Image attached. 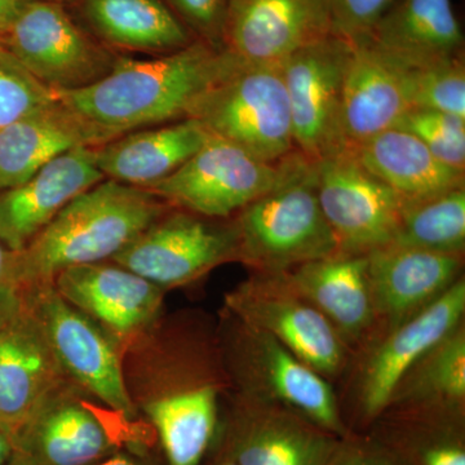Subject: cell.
<instances>
[{
	"mask_svg": "<svg viewBox=\"0 0 465 465\" xmlns=\"http://www.w3.org/2000/svg\"><path fill=\"white\" fill-rule=\"evenodd\" d=\"M57 99L5 47L0 50V130Z\"/></svg>",
	"mask_w": 465,
	"mask_h": 465,
	"instance_id": "obj_34",
	"label": "cell"
},
{
	"mask_svg": "<svg viewBox=\"0 0 465 465\" xmlns=\"http://www.w3.org/2000/svg\"><path fill=\"white\" fill-rule=\"evenodd\" d=\"M5 465H35L30 460L29 458H26L25 455L21 454L20 451L14 449V452H12L11 458L8 459L7 464Z\"/></svg>",
	"mask_w": 465,
	"mask_h": 465,
	"instance_id": "obj_43",
	"label": "cell"
},
{
	"mask_svg": "<svg viewBox=\"0 0 465 465\" xmlns=\"http://www.w3.org/2000/svg\"><path fill=\"white\" fill-rule=\"evenodd\" d=\"M2 48H3V45H2V43H0V50H2Z\"/></svg>",
	"mask_w": 465,
	"mask_h": 465,
	"instance_id": "obj_45",
	"label": "cell"
},
{
	"mask_svg": "<svg viewBox=\"0 0 465 465\" xmlns=\"http://www.w3.org/2000/svg\"><path fill=\"white\" fill-rule=\"evenodd\" d=\"M211 134L194 118L143 128L94 148L105 179L148 189L191 159Z\"/></svg>",
	"mask_w": 465,
	"mask_h": 465,
	"instance_id": "obj_25",
	"label": "cell"
},
{
	"mask_svg": "<svg viewBox=\"0 0 465 465\" xmlns=\"http://www.w3.org/2000/svg\"><path fill=\"white\" fill-rule=\"evenodd\" d=\"M326 465H406L390 448L378 443L342 439Z\"/></svg>",
	"mask_w": 465,
	"mask_h": 465,
	"instance_id": "obj_37",
	"label": "cell"
},
{
	"mask_svg": "<svg viewBox=\"0 0 465 465\" xmlns=\"http://www.w3.org/2000/svg\"><path fill=\"white\" fill-rule=\"evenodd\" d=\"M195 39L224 50L226 21L232 0H164Z\"/></svg>",
	"mask_w": 465,
	"mask_h": 465,
	"instance_id": "obj_35",
	"label": "cell"
},
{
	"mask_svg": "<svg viewBox=\"0 0 465 465\" xmlns=\"http://www.w3.org/2000/svg\"><path fill=\"white\" fill-rule=\"evenodd\" d=\"M465 281L459 278L439 299L388 331L366 358L358 385L361 418H381L412 366L461 324Z\"/></svg>",
	"mask_w": 465,
	"mask_h": 465,
	"instance_id": "obj_18",
	"label": "cell"
},
{
	"mask_svg": "<svg viewBox=\"0 0 465 465\" xmlns=\"http://www.w3.org/2000/svg\"><path fill=\"white\" fill-rule=\"evenodd\" d=\"M393 244L463 256L465 186L403 206Z\"/></svg>",
	"mask_w": 465,
	"mask_h": 465,
	"instance_id": "obj_30",
	"label": "cell"
},
{
	"mask_svg": "<svg viewBox=\"0 0 465 465\" xmlns=\"http://www.w3.org/2000/svg\"><path fill=\"white\" fill-rule=\"evenodd\" d=\"M191 118L210 134L277 163L298 152L281 65H244L208 92Z\"/></svg>",
	"mask_w": 465,
	"mask_h": 465,
	"instance_id": "obj_7",
	"label": "cell"
},
{
	"mask_svg": "<svg viewBox=\"0 0 465 465\" xmlns=\"http://www.w3.org/2000/svg\"><path fill=\"white\" fill-rule=\"evenodd\" d=\"M280 274L335 327L347 345L362 341L375 326L367 255L339 252Z\"/></svg>",
	"mask_w": 465,
	"mask_h": 465,
	"instance_id": "obj_23",
	"label": "cell"
},
{
	"mask_svg": "<svg viewBox=\"0 0 465 465\" xmlns=\"http://www.w3.org/2000/svg\"><path fill=\"white\" fill-rule=\"evenodd\" d=\"M409 427L400 439L385 445L406 465H465L460 421L448 419L405 418Z\"/></svg>",
	"mask_w": 465,
	"mask_h": 465,
	"instance_id": "obj_31",
	"label": "cell"
},
{
	"mask_svg": "<svg viewBox=\"0 0 465 465\" xmlns=\"http://www.w3.org/2000/svg\"><path fill=\"white\" fill-rule=\"evenodd\" d=\"M341 440L289 407L237 393L220 448L238 465H326Z\"/></svg>",
	"mask_w": 465,
	"mask_h": 465,
	"instance_id": "obj_15",
	"label": "cell"
},
{
	"mask_svg": "<svg viewBox=\"0 0 465 465\" xmlns=\"http://www.w3.org/2000/svg\"><path fill=\"white\" fill-rule=\"evenodd\" d=\"M302 158V153L295 152L271 163L211 134L182 167L146 191L170 206L211 219H231L283 183Z\"/></svg>",
	"mask_w": 465,
	"mask_h": 465,
	"instance_id": "obj_8",
	"label": "cell"
},
{
	"mask_svg": "<svg viewBox=\"0 0 465 465\" xmlns=\"http://www.w3.org/2000/svg\"><path fill=\"white\" fill-rule=\"evenodd\" d=\"M124 381L154 428L167 465H201L219 428L229 378L219 341L200 323L162 317L124 353Z\"/></svg>",
	"mask_w": 465,
	"mask_h": 465,
	"instance_id": "obj_1",
	"label": "cell"
},
{
	"mask_svg": "<svg viewBox=\"0 0 465 465\" xmlns=\"http://www.w3.org/2000/svg\"><path fill=\"white\" fill-rule=\"evenodd\" d=\"M104 180L94 148L82 146L54 159L27 182L0 192V242L20 252L67 203Z\"/></svg>",
	"mask_w": 465,
	"mask_h": 465,
	"instance_id": "obj_20",
	"label": "cell"
},
{
	"mask_svg": "<svg viewBox=\"0 0 465 465\" xmlns=\"http://www.w3.org/2000/svg\"><path fill=\"white\" fill-rule=\"evenodd\" d=\"M66 381L41 322L18 289L0 302V428L14 440L35 407Z\"/></svg>",
	"mask_w": 465,
	"mask_h": 465,
	"instance_id": "obj_16",
	"label": "cell"
},
{
	"mask_svg": "<svg viewBox=\"0 0 465 465\" xmlns=\"http://www.w3.org/2000/svg\"><path fill=\"white\" fill-rule=\"evenodd\" d=\"M12 452H14V443L11 437L0 428V465L7 464Z\"/></svg>",
	"mask_w": 465,
	"mask_h": 465,
	"instance_id": "obj_41",
	"label": "cell"
},
{
	"mask_svg": "<svg viewBox=\"0 0 465 465\" xmlns=\"http://www.w3.org/2000/svg\"><path fill=\"white\" fill-rule=\"evenodd\" d=\"M94 465H157L146 454L143 446H127L97 461Z\"/></svg>",
	"mask_w": 465,
	"mask_h": 465,
	"instance_id": "obj_39",
	"label": "cell"
},
{
	"mask_svg": "<svg viewBox=\"0 0 465 465\" xmlns=\"http://www.w3.org/2000/svg\"><path fill=\"white\" fill-rule=\"evenodd\" d=\"M170 207L146 189L110 179L96 183L16 252L17 286L54 282L72 266L112 260Z\"/></svg>",
	"mask_w": 465,
	"mask_h": 465,
	"instance_id": "obj_3",
	"label": "cell"
},
{
	"mask_svg": "<svg viewBox=\"0 0 465 465\" xmlns=\"http://www.w3.org/2000/svg\"><path fill=\"white\" fill-rule=\"evenodd\" d=\"M464 402L465 331L460 324L410 369L388 409L402 410L405 418L460 421Z\"/></svg>",
	"mask_w": 465,
	"mask_h": 465,
	"instance_id": "obj_29",
	"label": "cell"
},
{
	"mask_svg": "<svg viewBox=\"0 0 465 465\" xmlns=\"http://www.w3.org/2000/svg\"><path fill=\"white\" fill-rule=\"evenodd\" d=\"M224 312L268 333L326 379L341 374L347 363V342L280 273L253 272L226 293Z\"/></svg>",
	"mask_w": 465,
	"mask_h": 465,
	"instance_id": "obj_12",
	"label": "cell"
},
{
	"mask_svg": "<svg viewBox=\"0 0 465 465\" xmlns=\"http://www.w3.org/2000/svg\"><path fill=\"white\" fill-rule=\"evenodd\" d=\"M76 7L104 45L162 56L198 41L164 0H76Z\"/></svg>",
	"mask_w": 465,
	"mask_h": 465,
	"instance_id": "obj_28",
	"label": "cell"
},
{
	"mask_svg": "<svg viewBox=\"0 0 465 465\" xmlns=\"http://www.w3.org/2000/svg\"><path fill=\"white\" fill-rule=\"evenodd\" d=\"M2 45L54 92L87 87L108 74L118 60L75 23L63 3L25 0Z\"/></svg>",
	"mask_w": 465,
	"mask_h": 465,
	"instance_id": "obj_10",
	"label": "cell"
},
{
	"mask_svg": "<svg viewBox=\"0 0 465 465\" xmlns=\"http://www.w3.org/2000/svg\"><path fill=\"white\" fill-rule=\"evenodd\" d=\"M237 393L289 407L339 439L349 437L331 384L268 333L223 311L216 333Z\"/></svg>",
	"mask_w": 465,
	"mask_h": 465,
	"instance_id": "obj_5",
	"label": "cell"
},
{
	"mask_svg": "<svg viewBox=\"0 0 465 465\" xmlns=\"http://www.w3.org/2000/svg\"><path fill=\"white\" fill-rule=\"evenodd\" d=\"M393 0H327L333 33L351 42L369 38Z\"/></svg>",
	"mask_w": 465,
	"mask_h": 465,
	"instance_id": "obj_36",
	"label": "cell"
},
{
	"mask_svg": "<svg viewBox=\"0 0 465 465\" xmlns=\"http://www.w3.org/2000/svg\"><path fill=\"white\" fill-rule=\"evenodd\" d=\"M351 42L331 33L281 64L296 149L311 161L342 152V84Z\"/></svg>",
	"mask_w": 465,
	"mask_h": 465,
	"instance_id": "obj_14",
	"label": "cell"
},
{
	"mask_svg": "<svg viewBox=\"0 0 465 465\" xmlns=\"http://www.w3.org/2000/svg\"><path fill=\"white\" fill-rule=\"evenodd\" d=\"M410 109L406 67L382 54L367 38L351 42L341 94L342 150L354 149L394 128Z\"/></svg>",
	"mask_w": 465,
	"mask_h": 465,
	"instance_id": "obj_22",
	"label": "cell"
},
{
	"mask_svg": "<svg viewBox=\"0 0 465 465\" xmlns=\"http://www.w3.org/2000/svg\"><path fill=\"white\" fill-rule=\"evenodd\" d=\"M367 39L406 67L464 54L451 0H393Z\"/></svg>",
	"mask_w": 465,
	"mask_h": 465,
	"instance_id": "obj_26",
	"label": "cell"
},
{
	"mask_svg": "<svg viewBox=\"0 0 465 465\" xmlns=\"http://www.w3.org/2000/svg\"><path fill=\"white\" fill-rule=\"evenodd\" d=\"M463 256L388 244L367 253L376 322L388 331L439 299L459 278Z\"/></svg>",
	"mask_w": 465,
	"mask_h": 465,
	"instance_id": "obj_21",
	"label": "cell"
},
{
	"mask_svg": "<svg viewBox=\"0 0 465 465\" xmlns=\"http://www.w3.org/2000/svg\"><path fill=\"white\" fill-rule=\"evenodd\" d=\"M110 262L163 290L195 282L219 265L238 262L232 219H211L171 206Z\"/></svg>",
	"mask_w": 465,
	"mask_h": 465,
	"instance_id": "obj_11",
	"label": "cell"
},
{
	"mask_svg": "<svg viewBox=\"0 0 465 465\" xmlns=\"http://www.w3.org/2000/svg\"><path fill=\"white\" fill-rule=\"evenodd\" d=\"M54 286L105 330L124 353L163 317L166 290L113 262L67 268L54 277Z\"/></svg>",
	"mask_w": 465,
	"mask_h": 465,
	"instance_id": "obj_17",
	"label": "cell"
},
{
	"mask_svg": "<svg viewBox=\"0 0 465 465\" xmlns=\"http://www.w3.org/2000/svg\"><path fill=\"white\" fill-rule=\"evenodd\" d=\"M238 262L277 274L341 252L321 210L314 162L302 159L290 177L232 217Z\"/></svg>",
	"mask_w": 465,
	"mask_h": 465,
	"instance_id": "obj_4",
	"label": "cell"
},
{
	"mask_svg": "<svg viewBox=\"0 0 465 465\" xmlns=\"http://www.w3.org/2000/svg\"><path fill=\"white\" fill-rule=\"evenodd\" d=\"M241 65L225 48L195 41L152 60L118 57L100 81L56 96L108 143L133 131L191 118L208 92Z\"/></svg>",
	"mask_w": 465,
	"mask_h": 465,
	"instance_id": "obj_2",
	"label": "cell"
},
{
	"mask_svg": "<svg viewBox=\"0 0 465 465\" xmlns=\"http://www.w3.org/2000/svg\"><path fill=\"white\" fill-rule=\"evenodd\" d=\"M33 2H54L63 3V5H65L66 0H33Z\"/></svg>",
	"mask_w": 465,
	"mask_h": 465,
	"instance_id": "obj_44",
	"label": "cell"
},
{
	"mask_svg": "<svg viewBox=\"0 0 465 465\" xmlns=\"http://www.w3.org/2000/svg\"><path fill=\"white\" fill-rule=\"evenodd\" d=\"M15 258L16 252L8 250L0 242V302L18 290L15 278Z\"/></svg>",
	"mask_w": 465,
	"mask_h": 465,
	"instance_id": "obj_38",
	"label": "cell"
},
{
	"mask_svg": "<svg viewBox=\"0 0 465 465\" xmlns=\"http://www.w3.org/2000/svg\"><path fill=\"white\" fill-rule=\"evenodd\" d=\"M406 82L411 109L439 110L465 118L464 54L406 67Z\"/></svg>",
	"mask_w": 465,
	"mask_h": 465,
	"instance_id": "obj_32",
	"label": "cell"
},
{
	"mask_svg": "<svg viewBox=\"0 0 465 465\" xmlns=\"http://www.w3.org/2000/svg\"><path fill=\"white\" fill-rule=\"evenodd\" d=\"M317 194L339 250L367 255L393 243L405 202L370 173L351 150L314 161Z\"/></svg>",
	"mask_w": 465,
	"mask_h": 465,
	"instance_id": "obj_13",
	"label": "cell"
},
{
	"mask_svg": "<svg viewBox=\"0 0 465 465\" xmlns=\"http://www.w3.org/2000/svg\"><path fill=\"white\" fill-rule=\"evenodd\" d=\"M20 291L67 378L124 420L136 424L140 415L125 385L121 345L67 302L54 282L20 287Z\"/></svg>",
	"mask_w": 465,
	"mask_h": 465,
	"instance_id": "obj_9",
	"label": "cell"
},
{
	"mask_svg": "<svg viewBox=\"0 0 465 465\" xmlns=\"http://www.w3.org/2000/svg\"><path fill=\"white\" fill-rule=\"evenodd\" d=\"M331 33L327 0H232L224 45L244 65H281Z\"/></svg>",
	"mask_w": 465,
	"mask_h": 465,
	"instance_id": "obj_19",
	"label": "cell"
},
{
	"mask_svg": "<svg viewBox=\"0 0 465 465\" xmlns=\"http://www.w3.org/2000/svg\"><path fill=\"white\" fill-rule=\"evenodd\" d=\"M394 128L418 137L448 166L465 171V118L430 109H410Z\"/></svg>",
	"mask_w": 465,
	"mask_h": 465,
	"instance_id": "obj_33",
	"label": "cell"
},
{
	"mask_svg": "<svg viewBox=\"0 0 465 465\" xmlns=\"http://www.w3.org/2000/svg\"><path fill=\"white\" fill-rule=\"evenodd\" d=\"M105 143L94 125L63 101H52L0 130V192L27 182L70 150Z\"/></svg>",
	"mask_w": 465,
	"mask_h": 465,
	"instance_id": "obj_24",
	"label": "cell"
},
{
	"mask_svg": "<svg viewBox=\"0 0 465 465\" xmlns=\"http://www.w3.org/2000/svg\"><path fill=\"white\" fill-rule=\"evenodd\" d=\"M134 425L66 381L35 407L12 442L35 465H94L127 446H143Z\"/></svg>",
	"mask_w": 465,
	"mask_h": 465,
	"instance_id": "obj_6",
	"label": "cell"
},
{
	"mask_svg": "<svg viewBox=\"0 0 465 465\" xmlns=\"http://www.w3.org/2000/svg\"><path fill=\"white\" fill-rule=\"evenodd\" d=\"M25 0H0V43L7 35Z\"/></svg>",
	"mask_w": 465,
	"mask_h": 465,
	"instance_id": "obj_40",
	"label": "cell"
},
{
	"mask_svg": "<svg viewBox=\"0 0 465 465\" xmlns=\"http://www.w3.org/2000/svg\"><path fill=\"white\" fill-rule=\"evenodd\" d=\"M351 152L405 204L464 186L465 171L443 163L418 137L400 128L382 131Z\"/></svg>",
	"mask_w": 465,
	"mask_h": 465,
	"instance_id": "obj_27",
	"label": "cell"
},
{
	"mask_svg": "<svg viewBox=\"0 0 465 465\" xmlns=\"http://www.w3.org/2000/svg\"><path fill=\"white\" fill-rule=\"evenodd\" d=\"M206 465H238L232 460L231 455L228 452L224 451L222 448L219 449L215 457H213V460L208 461Z\"/></svg>",
	"mask_w": 465,
	"mask_h": 465,
	"instance_id": "obj_42",
	"label": "cell"
}]
</instances>
